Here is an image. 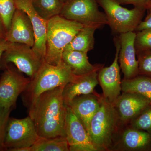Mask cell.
<instances>
[{"label": "cell", "instance_id": "32", "mask_svg": "<svg viewBox=\"0 0 151 151\" xmlns=\"http://www.w3.org/2000/svg\"><path fill=\"white\" fill-rule=\"evenodd\" d=\"M5 29L1 19L0 17V39L2 38H5V34H4V30Z\"/></svg>", "mask_w": 151, "mask_h": 151}, {"label": "cell", "instance_id": "20", "mask_svg": "<svg viewBox=\"0 0 151 151\" xmlns=\"http://www.w3.org/2000/svg\"><path fill=\"white\" fill-rule=\"evenodd\" d=\"M122 91L141 94L151 101V77L138 75L132 79H123Z\"/></svg>", "mask_w": 151, "mask_h": 151}, {"label": "cell", "instance_id": "6", "mask_svg": "<svg viewBox=\"0 0 151 151\" xmlns=\"http://www.w3.org/2000/svg\"><path fill=\"white\" fill-rule=\"evenodd\" d=\"M59 15L97 29L108 24L106 15L99 9L97 0H69L64 3Z\"/></svg>", "mask_w": 151, "mask_h": 151}, {"label": "cell", "instance_id": "28", "mask_svg": "<svg viewBox=\"0 0 151 151\" xmlns=\"http://www.w3.org/2000/svg\"><path fill=\"white\" fill-rule=\"evenodd\" d=\"M11 110L0 107V150L4 149V143L6 127Z\"/></svg>", "mask_w": 151, "mask_h": 151}, {"label": "cell", "instance_id": "25", "mask_svg": "<svg viewBox=\"0 0 151 151\" xmlns=\"http://www.w3.org/2000/svg\"><path fill=\"white\" fill-rule=\"evenodd\" d=\"M134 45L136 53L145 50H151V28L136 32Z\"/></svg>", "mask_w": 151, "mask_h": 151}, {"label": "cell", "instance_id": "26", "mask_svg": "<svg viewBox=\"0 0 151 151\" xmlns=\"http://www.w3.org/2000/svg\"><path fill=\"white\" fill-rule=\"evenodd\" d=\"M137 56L139 75L151 77V50L136 53Z\"/></svg>", "mask_w": 151, "mask_h": 151}, {"label": "cell", "instance_id": "12", "mask_svg": "<svg viewBox=\"0 0 151 151\" xmlns=\"http://www.w3.org/2000/svg\"><path fill=\"white\" fill-rule=\"evenodd\" d=\"M5 39L11 43H20L33 47L35 36L29 17L24 11L17 9L10 27L6 33Z\"/></svg>", "mask_w": 151, "mask_h": 151}, {"label": "cell", "instance_id": "21", "mask_svg": "<svg viewBox=\"0 0 151 151\" xmlns=\"http://www.w3.org/2000/svg\"><path fill=\"white\" fill-rule=\"evenodd\" d=\"M123 144L127 148L139 150L145 148L151 143V134L145 131L129 129L122 137Z\"/></svg>", "mask_w": 151, "mask_h": 151}, {"label": "cell", "instance_id": "4", "mask_svg": "<svg viewBox=\"0 0 151 151\" xmlns=\"http://www.w3.org/2000/svg\"><path fill=\"white\" fill-rule=\"evenodd\" d=\"M119 119L114 105L102 96L100 108L91 120L88 130L92 142L99 150H106L111 145Z\"/></svg>", "mask_w": 151, "mask_h": 151}, {"label": "cell", "instance_id": "24", "mask_svg": "<svg viewBox=\"0 0 151 151\" xmlns=\"http://www.w3.org/2000/svg\"><path fill=\"white\" fill-rule=\"evenodd\" d=\"M16 9L14 0H0V17L6 32L10 27Z\"/></svg>", "mask_w": 151, "mask_h": 151}, {"label": "cell", "instance_id": "27", "mask_svg": "<svg viewBox=\"0 0 151 151\" xmlns=\"http://www.w3.org/2000/svg\"><path fill=\"white\" fill-rule=\"evenodd\" d=\"M133 126L137 129L151 131V107H149L139 115L134 120Z\"/></svg>", "mask_w": 151, "mask_h": 151}, {"label": "cell", "instance_id": "5", "mask_svg": "<svg viewBox=\"0 0 151 151\" xmlns=\"http://www.w3.org/2000/svg\"><path fill=\"white\" fill-rule=\"evenodd\" d=\"M107 17L108 24L114 32L124 33L136 31L142 21L147 9L134 6L128 9L121 6L116 0H97Z\"/></svg>", "mask_w": 151, "mask_h": 151}, {"label": "cell", "instance_id": "15", "mask_svg": "<svg viewBox=\"0 0 151 151\" xmlns=\"http://www.w3.org/2000/svg\"><path fill=\"white\" fill-rule=\"evenodd\" d=\"M151 105L150 100L141 94L123 92L113 105L119 119L125 122L139 116Z\"/></svg>", "mask_w": 151, "mask_h": 151}, {"label": "cell", "instance_id": "16", "mask_svg": "<svg viewBox=\"0 0 151 151\" xmlns=\"http://www.w3.org/2000/svg\"><path fill=\"white\" fill-rule=\"evenodd\" d=\"M101 97L94 93L79 95L67 105L82 123L87 132L91 120L100 108Z\"/></svg>", "mask_w": 151, "mask_h": 151}, {"label": "cell", "instance_id": "11", "mask_svg": "<svg viewBox=\"0 0 151 151\" xmlns=\"http://www.w3.org/2000/svg\"><path fill=\"white\" fill-rule=\"evenodd\" d=\"M31 80L12 69L5 71L0 79V107L12 110L18 97L26 90Z\"/></svg>", "mask_w": 151, "mask_h": 151}, {"label": "cell", "instance_id": "30", "mask_svg": "<svg viewBox=\"0 0 151 151\" xmlns=\"http://www.w3.org/2000/svg\"><path fill=\"white\" fill-rule=\"evenodd\" d=\"M147 14L145 18L141 22L135 32H137L147 29L151 28V7L147 9Z\"/></svg>", "mask_w": 151, "mask_h": 151}, {"label": "cell", "instance_id": "29", "mask_svg": "<svg viewBox=\"0 0 151 151\" xmlns=\"http://www.w3.org/2000/svg\"><path fill=\"white\" fill-rule=\"evenodd\" d=\"M120 4L133 5L134 6L142 7L147 9L150 0H116Z\"/></svg>", "mask_w": 151, "mask_h": 151}, {"label": "cell", "instance_id": "1", "mask_svg": "<svg viewBox=\"0 0 151 151\" xmlns=\"http://www.w3.org/2000/svg\"><path fill=\"white\" fill-rule=\"evenodd\" d=\"M64 86L41 94L28 106L29 116L34 123L40 137H65V107L63 97Z\"/></svg>", "mask_w": 151, "mask_h": 151}, {"label": "cell", "instance_id": "23", "mask_svg": "<svg viewBox=\"0 0 151 151\" xmlns=\"http://www.w3.org/2000/svg\"><path fill=\"white\" fill-rule=\"evenodd\" d=\"M32 4L37 13L47 21L59 15L64 4L61 0H32Z\"/></svg>", "mask_w": 151, "mask_h": 151}, {"label": "cell", "instance_id": "2", "mask_svg": "<svg viewBox=\"0 0 151 151\" xmlns=\"http://www.w3.org/2000/svg\"><path fill=\"white\" fill-rule=\"evenodd\" d=\"M83 26L80 23L60 15L47 21L45 60L52 65H58L62 62L65 47Z\"/></svg>", "mask_w": 151, "mask_h": 151}, {"label": "cell", "instance_id": "19", "mask_svg": "<svg viewBox=\"0 0 151 151\" xmlns=\"http://www.w3.org/2000/svg\"><path fill=\"white\" fill-rule=\"evenodd\" d=\"M96 27L84 26L76 35L65 50H76L88 52L94 48V34Z\"/></svg>", "mask_w": 151, "mask_h": 151}, {"label": "cell", "instance_id": "14", "mask_svg": "<svg viewBox=\"0 0 151 151\" xmlns=\"http://www.w3.org/2000/svg\"><path fill=\"white\" fill-rule=\"evenodd\" d=\"M14 1L17 9L24 11L29 17L35 36V43L32 48L45 59L46 53L47 21L42 19L36 12L33 6L32 0Z\"/></svg>", "mask_w": 151, "mask_h": 151}, {"label": "cell", "instance_id": "33", "mask_svg": "<svg viewBox=\"0 0 151 151\" xmlns=\"http://www.w3.org/2000/svg\"><path fill=\"white\" fill-rule=\"evenodd\" d=\"M151 7V0L150 1V3H149L148 6V7L147 9Z\"/></svg>", "mask_w": 151, "mask_h": 151}, {"label": "cell", "instance_id": "7", "mask_svg": "<svg viewBox=\"0 0 151 151\" xmlns=\"http://www.w3.org/2000/svg\"><path fill=\"white\" fill-rule=\"evenodd\" d=\"M39 137L32 119H9L6 127L4 148L12 151H24Z\"/></svg>", "mask_w": 151, "mask_h": 151}, {"label": "cell", "instance_id": "3", "mask_svg": "<svg viewBox=\"0 0 151 151\" xmlns=\"http://www.w3.org/2000/svg\"><path fill=\"white\" fill-rule=\"evenodd\" d=\"M76 76L62 60L58 65H52L44 60L24 92L25 103L29 106L42 93L57 87L65 86Z\"/></svg>", "mask_w": 151, "mask_h": 151}, {"label": "cell", "instance_id": "22", "mask_svg": "<svg viewBox=\"0 0 151 151\" xmlns=\"http://www.w3.org/2000/svg\"><path fill=\"white\" fill-rule=\"evenodd\" d=\"M69 147L66 137L52 138L40 137L33 145L24 151H68Z\"/></svg>", "mask_w": 151, "mask_h": 151}, {"label": "cell", "instance_id": "10", "mask_svg": "<svg viewBox=\"0 0 151 151\" xmlns=\"http://www.w3.org/2000/svg\"><path fill=\"white\" fill-rule=\"evenodd\" d=\"M116 53L113 63L108 67H102L98 72V80L103 92V97L108 103L114 105L121 95L122 80L119 55L120 49L119 38L115 40Z\"/></svg>", "mask_w": 151, "mask_h": 151}, {"label": "cell", "instance_id": "34", "mask_svg": "<svg viewBox=\"0 0 151 151\" xmlns=\"http://www.w3.org/2000/svg\"><path fill=\"white\" fill-rule=\"evenodd\" d=\"M61 1H62L63 4H64V3H66V2L68 1L69 0H61Z\"/></svg>", "mask_w": 151, "mask_h": 151}, {"label": "cell", "instance_id": "31", "mask_svg": "<svg viewBox=\"0 0 151 151\" xmlns=\"http://www.w3.org/2000/svg\"><path fill=\"white\" fill-rule=\"evenodd\" d=\"M10 43L7 41L5 38L0 39V60L3 53L8 48Z\"/></svg>", "mask_w": 151, "mask_h": 151}, {"label": "cell", "instance_id": "8", "mask_svg": "<svg viewBox=\"0 0 151 151\" xmlns=\"http://www.w3.org/2000/svg\"><path fill=\"white\" fill-rule=\"evenodd\" d=\"M6 63H12L19 71L32 79L37 73L45 59L31 47L23 44L10 43L4 52Z\"/></svg>", "mask_w": 151, "mask_h": 151}, {"label": "cell", "instance_id": "18", "mask_svg": "<svg viewBox=\"0 0 151 151\" xmlns=\"http://www.w3.org/2000/svg\"><path fill=\"white\" fill-rule=\"evenodd\" d=\"M62 60L70 68L74 75L88 74L103 67L101 64L93 65L89 62L87 52L76 50H64Z\"/></svg>", "mask_w": 151, "mask_h": 151}, {"label": "cell", "instance_id": "17", "mask_svg": "<svg viewBox=\"0 0 151 151\" xmlns=\"http://www.w3.org/2000/svg\"><path fill=\"white\" fill-rule=\"evenodd\" d=\"M98 71L76 76L72 81L65 85L63 91V97L65 105H68L73 98L79 95L94 93V88L99 84Z\"/></svg>", "mask_w": 151, "mask_h": 151}, {"label": "cell", "instance_id": "13", "mask_svg": "<svg viewBox=\"0 0 151 151\" xmlns=\"http://www.w3.org/2000/svg\"><path fill=\"white\" fill-rule=\"evenodd\" d=\"M136 32H130L120 34V49L119 61L124 79H132L139 75L134 42Z\"/></svg>", "mask_w": 151, "mask_h": 151}, {"label": "cell", "instance_id": "9", "mask_svg": "<svg viewBox=\"0 0 151 151\" xmlns=\"http://www.w3.org/2000/svg\"><path fill=\"white\" fill-rule=\"evenodd\" d=\"M65 132L69 151L99 150L92 142L83 124L67 105L65 107Z\"/></svg>", "mask_w": 151, "mask_h": 151}]
</instances>
